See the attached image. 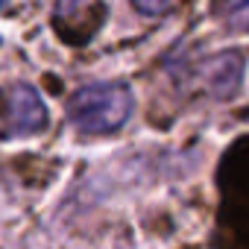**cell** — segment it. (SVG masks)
I'll return each instance as SVG.
<instances>
[{
  "label": "cell",
  "mask_w": 249,
  "mask_h": 249,
  "mask_svg": "<svg viewBox=\"0 0 249 249\" xmlns=\"http://www.w3.org/2000/svg\"><path fill=\"white\" fill-rule=\"evenodd\" d=\"M135 97L123 82L85 85L68 100V117L82 132H111L129 120Z\"/></svg>",
  "instance_id": "cell-1"
},
{
  "label": "cell",
  "mask_w": 249,
  "mask_h": 249,
  "mask_svg": "<svg viewBox=\"0 0 249 249\" xmlns=\"http://www.w3.org/2000/svg\"><path fill=\"white\" fill-rule=\"evenodd\" d=\"M0 126L6 135H36L47 126V108L38 97V91L27 82H15L0 94Z\"/></svg>",
  "instance_id": "cell-2"
},
{
  "label": "cell",
  "mask_w": 249,
  "mask_h": 249,
  "mask_svg": "<svg viewBox=\"0 0 249 249\" xmlns=\"http://www.w3.org/2000/svg\"><path fill=\"white\" fill-rule=\"evenodd\" d=\"M240 76H243V59L240 53H220L211 65V91L220 100H229L237 88H240Z\"/></svg>",
  "instance_id": "cell-3"
},
{
  "label": "cell",
  "mask_w": 249,
  "mask_h": 249,
  "mask_svg": "<svg viewBox=\"0 0 249 249\" xmlns=\"http://www.w3.org/2000/svg\"><path fill=\"white\" fill-rule=\"evenodd\" d=\"M226 18L234 30H249V0H226Z\"/></svg>",
  "instance_id": "cell-4"
},
{
  "label": "cell",
  "mask_w": 249,
  "mask_h": 249,
  "mask_svg": "<svg viewBox=\"0 0 249 249\" xmlns=\"http://www.w3.org/2000/svg\"><path fill=\"white\" fill-rule=\"evenodd\" d=\"M135 9L144 12V15H161L167 6H170V0H132Z\"/></svg>",
  "instance_id": "cell-5"
},
{
  "label": "cell",
  "mask_w": 249,
  "mask_h": 249,
  "mask_svg": "<svg viewBox=\"0 0 249 249\" xmlns=\"http://www.w3.org/2000/svg\"><path fill=\"white\" fill-rule=\"evenodd\" d=\"M6 3H9V0H0V9H3V6H6Z\"/></svg>",
  "instance_id": "cell-6"
}]
</instances>
